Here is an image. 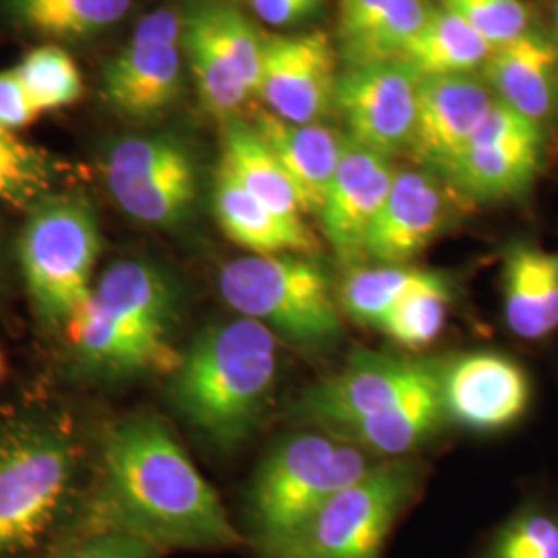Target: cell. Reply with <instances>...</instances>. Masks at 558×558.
<instances>
[{
	"instance_id": "cell-1",
	"label": "cell",
	"mask_w": 558,
	"mask_h": 558,
	"mask_svg": "<svg viewBox=\"0 0 558 558\" xmlns=\"http://www.w3.org/2000/svg\"><path fill=\"white\" fill-rule=\"evenodd\" d=\"M87 521V534H126L160 553L244 544L218 493L156 416L124 420L108 435Z\"/></svg>"
},
{
	"instance_id": "cell-2",
	"label": "cell",
	"mask_w": 558,
	"mask_h": 558,
	"mask_svg": "<svg viewBox=\"0 0 558 558\" xmlns=\"http://www.w3.org/2000/svg\"><path fill=\"white\" fill-rule=\"evenodd\" d=\"M278 379L276 333L255 319L209 327L180 356L170 393L201 435L234 449L263 418Z\"/></svg>"
},
{
	"instance_id": "cell-3",
	"label": "cell",
	"mask_w": 558,
	"mask_h": 558,
	"mask_svg": "<svg viewBox=\"0 0 558 558\" xmlns=\"http://www.w3.org/2000/svg\"><path fill=\"white\" fill-rule=\"evenodd\" d=\"M179 317L172 281L151 263H112L64 327L81 362L114 377L174 373Z\"/></svg>"
},
{
	"instance_id": "cell-4",
	"label": "cell",
	"mask_w": 558,
	"mask_h": 558,
	"mask_svg": "<svg viewBox=\"0 0 558 558\" xmlns=\"http://www.w3.org/2000/svg\"><path fill=\"white\" fill-rule=\"evenodd\" d=\"M379 461L350 440L304 433L279 442L253 480L246 519L260 555L278 546L329 499L364 478Z\"/></svg>"
},
{
	"instance_id": "cell-5",
	"label": "cell",
	"mask_w": 558,
	"mask_h": 558,
	"mask_svg": "<svg viewBox=\"0 0 558 558\" xmlns=\"http://www.w3.org/2000/svg\"><path fill=\"white\" fill-rule=\"evenodd\" d=\"M221 299L299 345L325 348L343 333L341 306L327 267L308 255H251L230 260L218 278Z\"/></svg>"
},
{
	"instance_id": "cell-6",
	"label": "cell",
	"mask_w": 558,
	"mask_h": 558,
	"mask_svg": "<svg viewBox=\"0 0 558 558\" xmlns=\"http://www.w3.org/2000/svg\"><path fill=\"white\" fill-rule=\"evenodd\" d=\"M422 470L387 461L327 500L263 558H380L401 515L416 500Z\"/></svg>"
},
{
	"instance_id": "cell-7",
	"label": "cell",
	"mask_w": 558,
	"mask_h": 558,
	"mask_svg": "<svg viewBox=\"0 0 558 558\" xmlns=\"http://www.w3.org/2000/svg\"><path fill=\"white\" fill-rule=\"evenodd\" d=\"M92 205L59 197L36 205L20 240L21 271L34 308L50 325H66L92 294L100 257Z\"/></svg>"
},
{
	"instance_id": "cell-8",
	"label": "cell",
	"mask_w": 558,
	"mask_h": 558,
	"mask_svg": "<svg viewBox=\"0 0 558 558\" xmlns=\"http://www.w3.org/2000/svg\"><path fill=\"white\" fill-rule=\"evenodd\" d=\"M69 433L27 426L0 439V558L32 550L54 523L75 476Z\"/></svg>"
},
{
	"instance_id": "cell-9",
	"label": "cell",
	"mask_w": 558,
	"mask_h": 558,
	"mask_svg": "<svg viewBox=\"0 0 558 558\" xmlns=\"http://www.w3.org/2000/svg\"><path fill=\"white\" fill-rule=\"evenodd\" d=\"M437 360H408L359 352L348 366L313 385L294 405V418L317 424L333 437L368 420L383 418L439 375Z\"/></svg>"
},
{
	"instance_id": "cell-10",
	"label": "cell",
	"mask_w": 558,
	"mask_h": 558,
	"mask_svg": "<svg viewBox=\"0 0 558 558\" xmlns=\"http://www.w3.org/2000/svg\"><path fill=\"white\" fill-rule=\"evenodd\" d=\"M106 186L120 209L147 226H174L197 199V166L174 135L119 141L104 163Z\"/></svg>"
},
{
	"instance_id": "cell-11",
	"label": "cell",
	"mask_w": 558,
	"mask_h": 558,
	"mask_svg": "<svg viewBox=\"0 0 558 558\" xmlns=\"http://www.w3.org/2000/svg\"><path fill=\"white\" fill-rule=\"evenodd\" d=\"M542 151L539 122L500 100L493 101L478 131L449 163L445 177L472 199H519L538 177Z\"/></svg>"
},
{
	"instance_id": "cell-12",
	"label": "cell",
	"mask_w": 558,
	"mask_h": 558,
	"mask_svg": "<svg viewBox=\"0 0 558 558\" xmlns=\"http://www.w3.org/2000/svg\"><path fill=\"white\" fill-rule=\"evenodd\" d=\"M184 20L172 9L145 15L119 57L104 71V96L124 117L149 120L172 106L180 92Z\"/></svg>"
},
{
	"instance_id": "cell-13",
	"label": "cell",
	"mask_w": 558,
	"mask_h": 558,
	"mask_svg": "<svg viewBox=\"0 0 558 558\" xmlns=\"http://www.w3.org/2000/svg\"><path fill=\"white\" fill-rule=\"evenodd\" d=\"M418 81L401 60L356 64L341 73L336 106L348 124L350 140L389 158L410 147Z\"/></svg>"
},
{
	"instance_id": "cell-14",
	"label": "cell",
	"mask_w": 558,
	"mask_h": 558,
	"mask_svg": "<svg viewBox=\"0 0 558 558\" xmlns=\"http://www.w3.org/2000/svg\"><path fill=\"white\" fill-rule=\"evenodd\" d=\"M336 50L323 32L263 36L259 96L271 114L315 124L336 104Z\"/></svg>"
},
{
	"instance_id": "cell-15",
	"label": "cell",
	"mask_w": 558,
	"mask_h": 558,
	"mask_svg": "<svg viewBox=\"0 0 558 558\" xmlns=\"http://www.w3.org/2000/svg\"><path fill=\"white\" fill-rule=\"evenodd\" d=\"M445 416L474 433H497L527 410L532 385L515 360L499 352H470L440 364Z\"/></svg>"
},
{
	"instance_id": "cell-16",
	"label": "cell",
	"mask_w": 558,
	"mask_h": 558,
	"mask_svg": "<svg viewBox=\"0 0 558 558\" xmlns=\"http://www.w3.org/2000/svg\"><path fill=\"white\" fill-rule=\"evenodd\" d=\"M396 172L389 156L345 140L319 214L323 232L345 267L356 269L366 260L368 234L389 197Z\"/></svg>"
},
{
	"instance_id": "cell-17",
	"label": "cell",
	"mask_w": 558,
	"mask_h": 558,
	"mask_svg": "<svg viewBox=\"0 0 558 558\" xmlns=\"http://www.w3.org/2000/svg\"><path fill=\"white\" fill-rule=\"evenodd\" d=\"M493 101L490 89L470 75L420 80L412 151L445 172L474 137Z\"/></svg>"
},
{
	"instance_id": "cell-18",
	"label": "cell",
	"mask_w": 558,
	"mask_h": 558,
	"mask_svg": "<svg viewBox=\"0 0 558 558\" xmlns=\"http://www.w3.org/2000/svg\"><path fill=\"white\" fill-rule=\"evenodd\" d=\"M447 214V197L433 174L398 170L368 234L366 259L408 265L439 234Z\"/></svg>"
},
{
	"instance_id": "cell-19",
	"label": "cell",
	"mask_w": 558,
	"mask_h": 558,
	"mask_svg": "<svg viewBox=\"0 0 558 558\" xmlns=\"http://www.w3.org/2000/svg\"><path fill=\"white\" fill-rule=\"evenodd\" d=\"M255 129L292 180L302 214L319 216L338 172L345 140L319 122L294 124L267 112L257 119Z\"/></svg>"
},
{
	"instance_id": "cell-20",
	"label": "cell",
	"mask_w": 558,
	"mask_h": 558,
	"mask_svg": "<svg viewBox=\"0 0 558 558\" xmlns=\"http://www.w3.org/2000/svg\"><path fill=\"white\" fill-rule=\"evenodd\" d=\"M558 50L538 32H525L490 52L484 73L499 100L542 122L557 106Z\"/></svg>"
},
{
	"instance_id": "cell-21",
	"label": "cell",
	"mask_w": 558,
	"mask_h": 558,
	"mask_svg": "<svg viewBox=\"0 0 558 558\" xmlns=\"http://www.w3.org/2000/svg\"><path fill=\"white\" fill-rule=\"evenodd\" d=\"M505 320L523 339H542L558 329V253L515 242L505 253Z\"/></svg>"
},
{
	"instance_id": "cell-22",
	"label": "cell",
	"mask_w": 558,
	"mask_h": 558,
	"mask_svg": "<svg viewBox=\"0 0 558 558\" xmlns=\"http://www.w3.org/2000/svg\"><path fill=\"white\" fill-rule=\"evenodd\" d=\"M428 11L422 0H339V38L350 66L401 59Z\"/></svg>"
},
{
	"instance_id": "cell-23",
	"label": "cell",
	"mask_w": 558,
	"mask_h": 558,
	"mask_svg": "<svg viewBox=\"0 0 558 558\" xmlns=\"http://www.w3.org/2000/svg\"><path fill=\"white\" fill-rule=\"evenodd\" d=\"M214 209L223 234L253 255H308L319 253V240L311 228L292 226L255 199L220 163Z\"/></svg>"
},
{
	"instance_id": "cell-24",
	"label": "cell",
	"mask_w": 558,
	"mask_h": 558,
	"mask_svg": "<svg viewBox=\"0 0 558 558\" xmlns=\"http://www.w3.org/2000/svg\"><path fill=\"white\" fill-rule=\"evenodd\" d=\"M220 163L278 218L304 226L294 184L255 126L239 120L228 124Z\"/></svg>"
},
{
	"instance_id": "cell-25",
	"label": "cell",
	"mask_w": 558,
	"mask_h": 558,
	"mask_svg": "<svg viewBox=\"0 0 558 558\" xmlns=\"http://www.w3.org/2000/svg\"><path fill=\"white\" fill-rule=\"evenodd\" d=\"M493 46L456 13L430 9L416 38L405 48L401 62L418 77L470 75L484 64Z\"/></svg>"
},
{
	"instance_id": "cell-26",
	"label": "cell",
	"mask_w": 558,
	"mask_h": 558,
	"mask_svg": "<svg viewBox=\"0 0 558 558\" xmlns=\"http://www.w3.org/2000/svg\"><path fill=\"white\" fill-rule=\"evenodd\" d=\"M445 418L439 371L435 379L424 383L398 410L383 418L362 422L339 435V439L350 440L373 456L377 453L383 458H401L430 439Z\"/></svg>"
},
{
	"instance_id": "cell-27",
	"label": "cell",
	"mask_w": 558,
	"mask_h": 558,
	"mask_svg": "<svg viewBox=\"0 0 558 558\" xmlns=\"http://www.w3.org/2000/svg\"><path fill=\"white\" fill-rule=\"evenodd\" d=\"M133 0H7L21 27L59 40L96 36L126 17Z\"/></svg>"
},
{
	"instance_id": "cell-28",
	"label": "cell",
	"mask_w": 558,
	"mask_h": 558,
	"mask_svg": "<svg viewBox=\"0 0 558 558\" xmlns=\"http://www.w3.org/2000/svg\"><path fill=\"white\" fill-rule=\"evenodd\" d=\"M182 44L186 48L191 71L197 81L205 108L221 119L236 114L244 101L248 100L251 92L240 80L232 62L223 54L199 9L191 11L184 20Z\"/></svg>"
},
{
	"instance_id": "cell-29",
	"label": "cell",
	"mask_w": 558,
	"mask_h": 558,
	"mask_svg": "<svg viewBox=\"0 0 558 558\" xmlns=\"http://www.w3.org/2000/svg\"><path fill=\"white\" fill-rule=\"evenodd\" d=\"M449 302L451 292L447 278L437 271H426V276L385 315L377 329L401 348L424 350L442 333Z\"/></svg>"
},
{
	"instance_id": "cell-30",
	"label": "cell",
	"mask_w": 558,
	"mask_h": 558,
	"mask_svg": "<svg viewBox=\"0 0 558 558\" xmlns=\"http://www.w3.org/2000/svg\"><path fill=\"white\" fill-rule=\"evenodd\" d=\"M426 276L410 265H379L350 269L339 288L341 311L368 327H379L398 300Z\"/></svg>"
},
{
	"instance_id": "cell-31",
	"label": "cell",
	"mask_w": 558,
	"mask_h": 558,
	"mask_svg": "<svg viewBox=\"0 0 558 558\" xmlns=\"http://www.w3.org/2000/svg\"><path fill=\"white\" fill-rule=\"evenodd\" d=\"M23 87L40 112L59 110L80 100L83 80L75 60L59 46H40L15 66Z\"/></svg>"
},
{
	"instance_id": "cell-32",
	"label": "cell",
	"mask_w": 558,
	"mask_h": 558,
	"mask_svg": "<svg viewBox=\"0 0 558 558\" xmlns=\"http://www.w3.org/2000/svg\"><path fill=\"white\" fill-rule=\"evenodd\" d=\"M478 558H558V513L527 505L507 519Z\"/></svg>"
},
{
	"instance_id": "cell-33",
	"label": "cell",
	"mask_w": 558,
	"mask_h": 558,
	"mask_svg": "<svg viewBox=\"0 0 558 558\" xmlns=\"http://www.w3.org/2000/svg\"><path fill=\"white\" fill-rule=\"evenodd\" d=\"M50 182L52 168L40 149L0 126V203L34 205L48 193Z\"/></svg>"
},
{
	"instance_id": "cell-34",
	"label": "cell",
	"mask_w": 558,
	"mask_h": 558,
	"mask_svg": "<svg viewBox=\"0 0 558 558\" xmlns=\"http://www.w3.org/2000/svg\"><path fill=\"white\" fill-rule=\"evenodd\" d=\"M205 23L214 32L223 54L236 69L251 94H259L263 69V36L240 11L226 4L197 7Z\"/></svg>"
},
{
	"instance_id": "cell-35",
	"label": "cell",
	"mask_w": 558,
	"mask_h": 558,
	"mask_svg": "<svg viewBox=\"0 0 558 558\" xmlns=\"http://www.w3.org/2000/svg\"><path fill=\"white\" fill-rule=\"evenodd\" d=\"M442 7L465 21L493 50L521 38L530 25L521 0H442Z\"/></svg>"
},
{
	"instance_id": "cell-36",
	"label": "cell",
	"mask_w": 558,
	"mask_h": 558,
	"mask_svg": "<svg viewBox=\"0 0 558 558\" xmlns=\"http://www.w3.org/2000/svg\"><path fill=\"white\" fill-rule=\"evenodd\" d=\"M151 544L117 532L85 534L75 544L60 550L54 558H160Z\"/></svg>"
},
{
	"instance_id": "cell-37",
	"label": "cell",
	"mask_w": 558,
	"mask_h": 558,
	"mask_svg": "<svg viewBox=\"0 0 558 558\" xmlns=\"http://www.w3.org/2000/svg\"><path fill=\"white\" fill-rule=\"evenodd\" d=\"M41 112L27 89L23 87L15 69L0 73V126L15 131L27 126L40 117Z\"/></svg>"
},
{
	"instance_id": "cell-38",
	"label": "cell",
	"mask_w": 558,
	"mask_h": 558,
	"mask_svg": "<svg viewBox=\"0 0 558 558\" xmlns=\"http://www.w3.org/2000/svg\"><path fill=\"white\" fill-rule=\"evenodd\" d=\"M260 20L276 27L294 25L315 17L323 0H251Z\"/></svg>"
},
{
	"instance_id": "cell-39",
	"label": "cell",
	"mask_w": 558,
	"mask_h": 558,
	"mask_svg": "<svg viewBox=\"0 0 558 558\" xmlns=\"http://www.w3.org/2000/svg\"><path fill=\"white\" fill-rule=\"evenodd\" d=\"M7 371H9V364H7L4 352H2V348H0V383L7 377Z\"/></svg>"
},
{
	"instance_id": "cell-40",
	"label": "cell",
	"mask_w": 558,
	"mask_h": 558,
	"mask_svg": "<svg viewBox=\"0 0 558 558\" xmlns=\"http://www.w3.org/2000/svg\"><path fill=\"white\" fill-rule=\"evenodd\" d=\"M555 29H557V50H558V0H557V7H555Z\"/></svg>"
}]
</instances>
